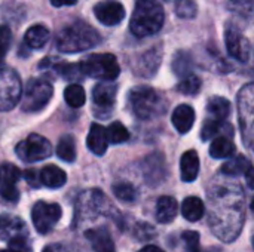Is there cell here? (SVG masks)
Masks as SVG:
<instances>
[{
	"label": "cell",
	"instance_id": "obj_1",
	"mask_svg": "<svg viewBox=\"0 0 254 252\" xmlns=\"http://www.w3.org/2000/svg\"><path fill=\"white\" fill-rule=\"evenodd\" d=\"M207 201V215L213 235L223 242H234L246 221V196L241 186L229 177H216L208 186Z\"/></svg>",
	"mask_w": 254,
	"mask_h": 252
},
{
	"label": "cell",
	"instance_id": "obj_2",
	"mask_svg": "<svg viewBox=\"0 0 254 252\" xmlns=\"http://www.w3.org/2000/svg\"><path fill=\"white\" fill-rule=\"evenodd\" d=\"M101 37L97 30L82 19L65 25L57 36V48L64 53H77L100 45Z\"/></svg>",
	"mask_w": 254,
	"mask_h": 252
},
{
	"label": "cell",
	"instance_id": "obj_3",
	"mask_svg": "<svg viewBox=\"0 0 254 252\" xmlns=\"http://www.w3.org/2000/svg\"><path fill=\"white\" fill-rule=\"evenodd\" d=\"M165 12L158 0H137L129 19V30L135 37L155 36L164 25Z\"/></svg>",
	"mask_w": 254,
	"mask_h": 252
},
{
	"label": "cell",
	"instance_id": "obj_4",
	"mask_svg": "<svg viewBox=\"0 0 254 252\" xmlns=\"http://www.w3.org/2000/svg\"><path fill=\"white\" fill-rule=\"evenodd\" d=\"M128 107L135 117L141 120H150L164 114L167 102L158 91L143 85L129 91Z\"/></svg>",
	"mask_w": 254,
	"mask_h": 252
},
{
	"label": "cell",
	"instance_id": "obj_5",
	"mask_svg": "<svg viewBox=\"0 0 254 252\" xmlns=\"http://www.w3.org/2000/svg\"><path fill=\"white\" fill-rule=\"evenodd\" d=\"M79 68L83 76L98 79V80H115L119 73L121 67L115 55L112 53H92L85 56L79 62Z\"/></svg>",
	"mask_w": 254,
	"mask_h": 252
},
{
	"label": "cell",
	"instance_id": "obj_6",
	"mask_svg": "<svg viewBox=\"0 0 254 252\" xmlns=\"http://www.w3.org/2000/svg\"><path fill=\"white\" fill-rule=\"evenodd\" d=\"M109 217V218H119L118 211L112 206L109 199L100 190H89L85 192L77 202V220H88L95 217ZM74 217V218H76Z\"/></svg>",
	"mask_w": 254,
	"mask_h": 252
},
{
	"label": "cell",
	"instance_id": "obj_7",
	"mask_svg": "<svg viewBox=\"0 0 254 252\" xmlns=\"http://www.w3.org/2000/svg\"><path fill=\"white\" fill-rule=\"evenodd\" d=\"M52 95H54V88L48 80L31 79V80H28V83L25 86L21 107L27 113L40 111L48 105Z\"/></svg>",
	"mask_w": 254,
	"mask_h": 252
},
{
	"label": "cell",
	"instance_id": "obj_8",
	"mask_svg": "<svg viewBox=\"0 0 254 252\" xmlns=\"http://www.w3.org/2000/svg\"><path fill=\"white\" fill-rule=\"evenodd\" d=\"M238 117L243 131V141L249 150L253 149L254 85L247 83L238 94Z\"/></svg>",
	"mask_w": 254,
	"mask_h": 252
},
{
	"label": "cell",
	"instance_id": "obj_9",
	"mask_svg": "<svg viewBox=\"0 0 254 252\" xmlns=\"http://www.w3.org/2000/svg\"><path fill=\"white\" fill-rule=\"evenodd\" d=\"M22 95V83L18 73L9 67H0V111L12 110Z\"/></svg>",
	"mask_w": 254,
	"mask_h": 252
},
{
	"label": "cell",
	"instance_id": "obj_10",
	"mask_svg": "<svg viewBox=\"0 0 254 252\" xmlns=\"http://www.w3.org/2000/svg\"><path fill=\"white\" fill-rule=\"evenodd\" d=\"M15 151L22 162L33 163L48 159L52 154V146L45 137L39 134H30L24 141L16 146Z\"/></svg>",
	"mask_w": 254,
	"mask_h": 252
},
{
	"label": "cell",
	"instance_id": "obj_11",
	"mask_svg": "<svg viewBox=\"0 0 254 252\" xmlns=\"http://www.w3.org/2000/svg\"><path fill=\"white\" fill-rule=\"evenodd\" d=\"M63 215V209L58 203H46L43 201L36 202L31 209V220L36 230L40 235L49 233L54 226L60 221Z\"/></svg>",
	"mask_w": 254,
	"mask_h": 252
},
{
	"label": "cell",
	"instance_id": "obj_12",
	"mask_svg": "<svg viewBox=\"0 0 254 252\" xmlns=\"http://www.w3.org/2000/svg\"><path fill=\"white\" fill-rule=\"evenodd\" d=\"M118 86L113 83H98L92 89V107L94 113L100 119H106L113 111L116 102Z\"/></svg>",
	"mask_w": 254,
	"mask_h": 252
},
{
	"label": "cell",
	"instance_id": "obj_13",
	"mask_svg": "<svg viewBox=\"0 0 254 252\" xmlns=\"http://www.w3.org/2000/svg\"><path fill=\"white\" fill-rule=\"evenodd\" d=\"M225 43L229 55L240 62H247L252 56V43L250 40L234 25L228 24L225 31Z\"/></svg>",
	"mask_w": 254,
	"mask_h": 252
},
{
	"label": "cell",
	"instance_id": "obj_14",
	"mask_svg": "<svg viewBox=\"0 0 254 252\" xmlns=\"http://www.w3.org/2000/svg\"><path fill=\"white\" fill-rule=\"evenodd\" d=\"M95 18L107 27L118 25L125 18V7L118 0H103L94 6Z\"/></svg>",
	"mask_w": 254,
	"mask_h": 252
},
{
	"label": "cell",
	"instance_id": "obj_15",
	"mask_svg": "<svg viewBox=\"0 0 254 252\" xmlns=\"http://www.w3.org/2000/svg\"><path fill=\"white\" fill-rule=\"evenodd\" d=\"M19 180V171L12 163H4L0 172V196L4 201L16 202L19 199V193L16 189V183Z\"/></svg>",
	"mask_w": 254,
	"mask_h": 252
},
{
	"label": "cell",
	"instance_id": "obj_16",
	"mask_svg": "<svg viewBox=\"0 0 254 252\" xmlns=\"http://www.w3.org/2000/svg\"><path fill=\"white\" fill-rule=\"evenodd\" d=\"M162 61V46H153L146 50L134 64V71L140 77H153Z\"/></svg>",
	"mask_w": 254,
	"mask_h": 252
},
{
	"label": "cell",
	"instance_id": "obj_17",
	"mask_svg": "<svg viewBox=\"0 0 254 252\" xmlns=\"http://www.w3.org/2000/svg\"><path fill=\"white\" fill-rule=\"evenodd\" d=\"M165 162L162 154H150L144 159L143 163V174L146 178V183L156 186L164 181L165 178Z\"/></svg>",
	"mask_w": 254,
	"mask_h": 252
},
{
	"label": "cell",
	"instance_id": "obj_18",
	"mask_svg": "<svg viewBox=\"0 0 254 252\" xmlns=\"http://www.w3.org/2000/svg\"><path fill=\"white\" fill-rule=\"evenodd\" d=\"M85 238L91 244L92 250L95 252H116L115 242L107 229H89L85 232Z\"/></svg>",
	"mask_w": 254,
	"mask_h": 252
},
{
	"label": "cell",
	"instance_id": "obj_19",
	"mask_svg": "<svg viewBox=\"0 0 254 252\" xmlns=\"http://www.w3.org/2000/svg\"><path fill=\"white\" fill-rule=\"evenodd\" d=\"M86 146L95 156H103L107 151V147H109L106 128L101 126L100 123H92L91 129L88 132Z\"/></svg>",
	"mask_w": 254,
	"mask_h": 252
},
{
	"label": "cell",
	"instance_id": "obj_20",
	"mask_svg": "<svg viewBox=\"0 0 254 252\" xmlns=\"http://www.w3.org/2000/svg\"><path fill=\"white\" fill-rule=\"evenodd\" d=\"M199 174V156L195 150H188L180 159V177L186 183L196 180Z\"/></svg>",
	"mask_w": 254,
	"mask_h": 252
},
{
	"label": "cell",
	"instance_id": "obj_21",
	"mask_svg": "<svg viewBox=\"0 0 254 252\" xmlns=\"http://www.w3.org/2000/svg\"><path fill=\"white\" fill-rule=\"evenodd\" d=\"M171 120L180 134H188L195 123V110L188 104H182L173 111Z\"/></svg>",
	"mask_w": 254,
	"mask_h": 252
},
{
	"label": "cell",
	"instance_id": "obj_22",
	"mask_svg": "<svg viewBox=\"0 0 254 252\" xmlns=\"http://www.w3.org/2000/svg\"><path fill=\"white\" fill-rule=\"evenodd\" d=\"M232 134H234L232 125H229L228 122H217V120H211V119H207L204 122L202 129H201L202 141L214 140L217 137H228V138H231Z\"/></svg>",
	"mask_w": 254,
	"mask_h": 252
},
{
	"label": "cell",
	"instance_id": "obj_23",
	"mask_svg": "<svg viewBox=\"0 0 254 252\" xmlns=\"http://www.w3.org/2000/svg\"><path fill=\"white\" fill-rule=\"evenodd\" d=\"M39 181L48 189H60L65 184L67 175L61 168L55 165H48L39 172Z\"/></svg>",
	"mask_w": 254,
	"mask_h": 252
},
{
	"label": "cell",
	"instance_id": "obj_24",
	"mask_svg": "<svg viewBox=\"0 0 254 252\" xmlns=\"http://www.w3.org/2000/svg\"><path fill=\"white\" fill-rule=\"evenodd\" d=\"M179 211V205L177 201L171 196H162L158 199L156 203V220L161 224H168L171 221H174L176 215Z\"/></svg>",
	"mask_w": 254,
	"mask_h": 252
},
{
	"label": "cell",
	"instance_id": "obj_25",
	"mask_svg": "<svg viewBox=\"0 0 254 252\" xmlns=\"http://www.w3.org/2000/svg\"><path fill=\"white\" fill-rule=\"evenodd\" d=\"M49 30L42 25V24H34L31 25L24 36V43L30 48V49H42L48 40H49Z\"/></svg>",
	"mask_w": 254,
	"mask_h": 252
},
{
	"label": "cell",
	"instance_id": "obj_26",
	"mask_svg": "<svg viewBox=\"0 0 254 252\" xmlns=\"http://www.w3.org/2000/svg\"><path fill=\"white\" fill-rule=\"evenodd\" d=\"M207 113L208 119L217 122H226L231 113V102L223 97H213L207 102Z\"/></svg>",
	"mask_w": 254,
	"mask_h": 252
},
{
	"label": "cell",
	"instance_id": "obj_27",
	"mask_svg": "<svg viewBox=\"0 0 254 252\" xmlns=\"http://www.w3.org/2000/svg\"><path fill=\"white\" fill-rule=\"evenodd\" d=\"M182 214L190 223L199 221L205 214V205L199 198L195 196L186 198L182 203Z\"/></svg>",
	"mask_w": 254,
	"mask_h": 252
},
{
	"label": "cell",
	"instance_id": "obj_28",
	"mask_svg": "<svg viewBox=\"0 0 254 252\" xmlns=\"http://www.w3.org/2000/svg\"><path fill=\"white\" fill-rule=\"evenodd\" d=\"M250 168H252V162L246 156H235L222 165V175L229 177V178L240 177V175H244Z\"/></svg>",
	"mask_w": 254,
	"mask_h": 252
},
{
	"label": "cell",
	"instance_id": "obj_29",
	"mask_svg": "<svg viewBox=\"0 0 254 252\" xmlns=\"http://www.w3.org/2000/svg\"><path fill=\"white\" fill-rule=\"evenodd\" d=\"M234 153H235V144L228 137H217L213 140L210 146V156L213 159L231 157Z\"/></svg>",
	"mask_w": 254,
	"mask_h": 252
},
{
	"label": "cell",
	"instance_id": "obj_30",
	"mask_svg": "<svg viewBox=\"0 0 254 252\" xmlns=\"http://www.w3.org/2000/svg\"><path fill=\"white\" fill-rule=\"evenodd\" d=\"M192 56L189 52L186 50H179L176 55H174V59H173V71L179 76V77H186L190 74V70H192Z\"/></svg>",
	"mask_w": 254,
	"mask_h": 252
},
{
	"label": "cell",
	"instance_id": "obj_31",
	"mask_svg": "<svg viewBox=\"0 0 254 252\" xmlns=\"http://www.w3.org/2000/svg\"><path fill=\"white\" fill-rule=\"evenodd\" d=\"M64 100L65 102L73 107V108H79L85 104L86 101V94H85V89L77 85V83H71L68 85L65 89H64Z\"/></svg>",
	"mask_w": 254,
	"mask_h": 252
},
{
	"label": "cell",
	"instance_id": "obj_32",
	"mask_svg": "<svg viewBox=\"0 0 254 252\" xmlns=\"http://www.w3.org/2000/svg\"><path fill=\"white\" fill-rule=\"evenodd\" d=\"M57 154L61 160L73 163L76 160V147H74V138L71 135H64L60 138V143L57 146Z\"/></svg>",
	"mask_w": 254,
	"mask_h": 252
},
{
	"label": "cell",
	"instance_id": "obj_33",
	"mask_svg": "<svg viewBox=\"0 0 254 252\" xmlns=\"http://www.w3.org/2000/svg\"><path fill=\"white\" fill-rule=\"evenodd\" d=\"M106 135L107 141L112 144H122L129 140V132L121 122L110 123L109 128H106Z\"/></svg>",
	"mask_w": 254,
	"mask_h": 252
},
{
	"label": "cell",
	"instance_id": "obj_34",
	"mask_svg": "<svg viewBox=\"0 0 254 252\" xmlns=\"http://www.w3.org/2000/svg\"><path fill=\"white\" fill-rule=\"evenodd\" d=\"M253 7V0H229L228 1V9L244 19H252Z\"/></svg>",
	"mask_w": 254,
	"mask_h": 252
},
{
	"label": "cell",
	"instance_id": "obj_35",
	"mask_svg": "<svg viewBox=\"0 0 254 252\" xmlns=\"http://www.w3.org/2000/svg\"><path fill=\"white\" fill-rule=\"evenodd\" d=\"M201 79L195 74H189L180 80V83L177 85V91L183 95H196L201 91Z\"/></svg>",
	"mask_w": 254,
	"mask_h": 252
},
{
	"label": "cell",
	"instance_id": "obj_36",
	"mask_svg": "<svg viewBox=\"0 0 254 252\" xmlns=\"http://www.w3.org/2000/svg\"><path fill=\"white\" fill-rule=\"evenodd\" d=\"M174 12L182 19H193L198 15V6L193 0H176Z\"/></svg>",
	"mask_w": 254,
	"mask_h": 252
},
{
	"label": "cell",
	"instance_id": "obj_37",
	"mask_svg": "<svg viewBox=\"0 0 254 252\" xmlns=\"http://www.w3.org/2000/svg\"><path fill=\"white\" fill-rule=\"evenodd\" d=\"M113 195L124 202H134L137 198L135 189L129 183H118L113 186Z\"/></svg>",
	"mask_w": 254,
	"mask_h": 252
},
{
	"label": "cell",
	"instance_id": "obj_38",
	"mask_svg": "<svg viewBox=\"0 0 254 252\" xmlns=\"http://www.w3.org/2000/svg\"><path fill=\"white\" fill-rule=\"evenodd\" d=\"M182 238H183V241L186 244L188 252H202L201 242H199V233L198 232H193V230L185 232Z\"/></svg>",
	"mask_w": 254,
	"mask_h": 252
},
{
	"label": "cell",
	"instance_id": "obj_39",
	"mask_svg": "<svg viewBox=\"0 0 254 252\" xmlns=\"http://www.w3.org/2000/svg\"><path fill=\"white\" fill-rule=\"evenodd\" d=\"M12 43V33L7 25H0V61L7 53Z\"/></svg>",
	"mask_w": 254,
	"mask_h": 252
},
{
	"label": "cell",
	"instance_id": "obj_40",
	"mask_svg": "<svg viewBox=\"0 0 254 252\" xmlns=\"http://www.w3.org/2000/svg\"><path fill=\"white\" fill-rule=\"evenodd\" d=\"M135 235H137L138 241H150L155 236V229L149 224L140 223L138 227L135 229Z\"/></svg>",
	"mask_w": 254,
	"mask_h": 252
},
{
	"label": "cell",
	"instance_id": "obj_41",
	"mask_svg": "<svg viewBox=\"0 0 254 252\" xmlns=\"http://www.w3.org/2000/svg\"><path fill=\"white\" fill-rule=\"evenodd\" d=\"M24 177L27 180V183L31 186V187H39L40 186V181H39V174L34 172L33 169H28L24 172Z\"/></svg>",
	"mask_w": 254,
	"mask_h": 252
},
{
	"label": "cell",
	"instance_id": "obj_42",
	"mask_svg": "<svg viewBox=\"0 0 254 252\" xmlns=\"http://www.w3.org/2000/svg\"><path fill=\"white\" fill-rule=\"evenodd\" d=\"M54 7H63V6H73L77 3V0H49Z\"/></svg>",
	"mask_w": 254,
	"mask_h": 252
},
{
	"label": "cell",
	"instance_id": "obj_43",
	"mask_svg": "<svg viewBox=\"0 0 254 252\" xmlns=\"http://www.w3.org/2000/svg\"><path fill=\"white\" fill-rule=\"evenodd\" d=\"M43 252H67L65 251V248L63 247V245H48Z\"/></svg>",
	"mask_w": 254,
	"mask_h": 252
},
{
	"label": "cell",
	"instance_id": "obj_44",
	"mask_svg": "<svg viewBox=\"0 0 254 252\" xmlns=\"http://www.w3.org/2000/svg\"><path fill=\"white\" fill-rule=\"evenodd\" d=\"M246 175H247V184H249V187L253 189V168H250V169L246 172Z\"/></svg>",
	"mask_w": 254,
	"mask_h": 252
},
{
	"label": "cell",
	"instance_id": "obj_45",
	"mask_svg": "<svg viewBox=\"0 0 254 252\" xmlns=\"http://www.w3.org/2000/svg\"><path fill=\"white\" fill-rule=\"evenodd\" d=\"M138 252H164L162 250H159L158 247H153V245H149V247H146V248H143L141 251Z\"/></svg>",
	"mask_w": 254,
	"mask_h": 252
},
{
	"label": "cell",
	"instance_id": "obj_46",
	"mask_svg": "<svg viewBox=\"0 0 254 252\" xmlns=\"http://www.w3.org/2000/svg\"><path fill=\"white\" fill-rule=\"evenodd\" d=\"M0 252H21V251H16V250H0Z\"/></svg>",
	"mask_w": 254,
	"mask_h": 252
}]
</instances>
